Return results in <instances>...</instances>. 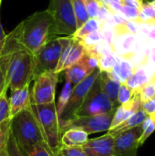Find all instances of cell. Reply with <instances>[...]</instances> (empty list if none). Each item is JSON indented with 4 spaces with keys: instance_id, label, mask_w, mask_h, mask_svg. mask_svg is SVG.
I'll return each instance as SVG.
<instances>
[{
    "instance_id": "cell-18",
    "label": "cell",
    "mask_w": 155,
    "mask_h": 156,
    "mask_svg": "<svg viewBox=\"0 0 155 156\" xmlns=\"http://www.w3.org/2000/svg\"><path fill=\"white\" fill-rule=\"evenodd\" d=\"M89 141V134L77 128L68 129L62 133L60 137V146L73 147L83 146Z\"/></svg>"
},
{
    "instance_id": "cell-30",
    "label": "cell",
    "mask_w": 155,
    "mask_h": 156,
    "mask_svg": "<svg viewBox=\"0 0 155 156\" xmlns=\"http://www.w3.org/2000/svg\"><path fill=\"white\" fill-rule=\"evenodd\" d=\"M137 90H133L132 89L129 88L125 83H122L119 89V92H118V102L120 105L124 104L129 102L130 101H132L135 94H136Z\"/></svg>"
},
{
    "instance_id": "cell-21",
    "label": "cell",
    "mask_w": 155,
    "mask_h": 156,
    "mask_svg": "<svg viewBox=\"0 0 155 156\" xmlns=\"http://www.w3.org/2000/svg\"><path fill=\"white\" fill-rule=\"evenodd\" d=\"M150 81V77L147 73V70L143 67L136 68L132 76L124 82L129 88L133 90H138L143 85Z\"/></svg>"
},
{
    "instance_id": "cell-42",
    "label": "cell",
    "mask_w": 155,
    "mask_h": 156,
    "mask_svg": "<svg viewBox=\"0 0 155 156\" xmlns=\"http://www.w3.org/2000/svg\"><path fill=\"white\" fill-rule=\"evenodd\" d=\"M101 3L103 5H105L108 8H110L111 5H113L114 4H117V3H121V0H101Z\"/></svg>"
},
{
    "instance_id": "cell-14",
    "label": "cell",
    "mask_w": 155,
    "mask_h": 156,
    "mask_svg": "<svg viewBox=\"0 0 155 156\" xmlns=\"http://www.w3.org/2000/svg\"><path fill=\"white\" fill-rule=\"evenodd\" d=\"M9 106L11 119L20 112L27 109L31 105V89L30 84L10 91Z\"/></svg>"
},
{
    "instance_id": "cell-29",
    "label": "cell",
    "mask_w": 155,
    "mask_h": 156,
    "mask_svg": "<svg viewBox=\"0 0 155 156\" xmlns=\"http://www.w3.org/2000/svg\"><path fill=\"white\" fill-rule=\"evenodd\" d=\"M7 90H5L0 96V124L5 121L11 119L9 98L7 97Z\"/></svg>"
},
{
    "instance_id": "cell-27",
    "label": "cell",
    "mask_w": 155,
    "mask_h": 156,
    "mask_svg": "<svg viewBox=\"0 0 155 156\" xmlns=\"http://www.w3.org/2000/svg\"><path fill=\"white\" fill-rule=\"evenodd\" d=\"M143 129V133L140 139V145H143L144 142L151 136L155 131V115L147 116L145 121L141 124Z\"/></svg>"
},
{
    "instance_id": "cell-13",
    "label": "cell",
    "mask_w": 155,
    "mask_h": 156,
    "mask_svg": "<svg viewBox=\"0 0 155 156\" xmlns=\"http://www.w3.org/2000/svg\"><path fill=\"white\" fill-rule=\"evenodd\" d=\"M82 148L87 156H114V137L107 133L100 137L89 139Z\"/></svg>"
},
{
    "instance_id": "cell-46",
    "label": "cell",
    "mask_w": 155,
    "mask_h": 156,
    "mask_svg": "<svg viewBox=\"0 0 155 156\" xmlns=\"http://www.w3.org/2000/svg\"><path fill=\"white\" fill-rule=\"evenodd\" d=\"M143 1H145V2H151L152 0H143Z\"/></svg>"
},
{
    "instance_id": "cell-41",
    "label": "cell",
    "mask_w": 155,
    "mask_h": 156,
    "mask_svg": "<svg viewBox=\"0 0 155 156\" xmlns=\"http://www.w3.org/2000/svg\"><path fill=\"white\" fill-rule=\"evenodd\" d=\"M5 37H6V34L5 33L4 28H3V27L1 25V22H0V55H1V52L3 50L4 45H5Z\"/></svg>"
},
{
    "instance_id": "cell-8",
    "label": "cell",
    "mask_w": 155,
    "mask_h": 156,
    "mask_svg": "<svg viewBox=\"0 0 155 156\" xmlns=\"http://www.w3.org/2000/svg\"><path fill=\"white\" fill-rule=\"evenodd\" d=\"M115 109L117 108L113 106V104L103 92L99 76L89 90L82 105L77 112L76 117L102 114Z\"/></svg>"
},
{
    "instance_id": "cell-23",
    "label": "cell",
    "mask_w": 155,
    "mask_h": 156,
    "mask_svg": "<svg viewBox=\"0 0 155 156\" xmlns=\"http://www.w3.org/2000/svg\"><path fill=\"white\" fill-rule=\"evenodd\" d=\"M72 89H73V85L69 81L66 80V82H65V84H64V86L60 91V94L58 96V102L56 104V111H57V114H58V119L62 115L63 111L66 108V106L69 101V98H70L71 92H72Z\"/></svg>"
},
{
    "instance_id": "cell-32",
    "label": "cell",
    "mask_w": 155,
    "mask_h": 156,
    "mask_svg": "<svg viewBox=\"0 0 155 156\" xmlns=\"http://www.w3.org/2000/svg\"><path fill=\"white\" fill-rule=\"evenodd\" d=\"M5 149H6V153H7L8 156H24L22 151H21V148L18 146L11 130L9 133V136L7 139Z\"/></svg>"
},
{
    "instance_id": "cell-2",
    "label": "cell",
    "mask_w": 155,
    "mask_h": 156,
    "mask_svg": "<svg viewBox=\"0 0 155 156\" xmlns=\"http://www.w3.org/2000/svg\"><path fill=\"white\" fill-rule=\"evenodd\" d=\"M17 27L20 43L35 56L48 41L55 37L52 17L48 10L34 13Z\"/></svg>"
},
{
    "instance_id": "cell-12",
    "label": "cell",
    "mask_w": 155,
    "mask_h": 156,
    "mask_svg": "<svg viewBox=\"0 0 155 156\" xmlns=\"http://www.w3.org/2000/svg\"><path fill=\"white\" fill-rule=\"evenodd\" d=\"M86 51L85 46L79 39H76L72 37L69 44L64 48L55 71L60 73L70 66L76 64L84 57Z\"/></svg>"
},
{
    "instance_id": "cell-34",
    "label": "cell",
    "mask_w": 155,
    "mask_h": 156,
    "mask_svg": "<svg viewBox=\"0 0 155 156\" xmlns=\"http://www.w3.org/2000/svg\"><path fill=\"white\" fill-rule=\"evenodd\" d=\"M11 130V119H8L0 124V152L5 148L9 133Z\"/></svg>"
},
{
    "instance_id": "cell-25",
    "label": "cell",
    "mask_w": 155,
    "mask_h": 156,
    "mask_svg": "<svg viewBox=\"0 0 155 156\" xmlns=\"http://www.w3.org/2000/svg\"><path fill=\"white\" fill-rule=\"evenodd\" d=\"M138 23L155 26V7L151 5L149 2H143V5L140 10Z\"/></svg>"
},
{
    "instance_id": "cell-36",
    "label": "cell",
    "mask_w": 155,
    "mask_h": 156,
    "mask_svg": "<svg viewBox=\"0 0 155 156\" xmlns=\"http://www.w3.org/2000/svg\"><path fill=\"white\" fill-rule=\"evenodd\" d=\"M120 14H121L126 20L134 21V22H137V23H138L139 14H140V11H139V10H137V9H135V8H132V7H130V6L122 5Z\"/></svg>"
},
{
    "instance_id": "cell-47",
    "label": "cell",
    "mask_w": 155,
    "mask_h": 156,
    "mask_svg": "<svg viewBox=\"0 0 155 156\" xmlns=\"http://www.w3.org/2000/svg\"><path fill=\"white\" fill-rule=\"evenodd\" d=\"M1 3H2V0H0V8H1Z\"/></svg>"
},
{
    "instance_id": "cell-5",
    "label": "cell",
    "mask_w": 155,
    "mask_h": 156,
    "mask_svg": "<svg viewBox=\"0 0 155 156\" xmlns=\"http://www.w3.org/2000/svg\"><path fill=\"white\" fill-rule=\"evenodd\" d=\"M53 21V35L72 37L77 30V22L71 0H50L47 9Z\"/></svg>"
},
{
    "instance_id": "cell-26",
    "label": "cell",
    "mask_w": 155,
    "mask_h": 156,
    "mask_svg": "<svg viewBox=\"0 0 155 156\" xmlns=\"http://www.w3.org/2000/svg\"><path fill=\"white\" fill-rule=\"evenodd\" d=\"M71 2L73 5V10L77 22V29H78L89 19V16L86 11V4H85V0H71Z\"/></svg>"
},
{
    "instance_id": "cell-19",
    "label": "cell",
    "mask_w": 155,
    "mask_h": 156,
    "mask_svg": "<svg viewBox=\"0 0 155 156\" xmlns=\"http://www.w3.org/2000/svg\"><path fill=\"white\" fill-rule=\"evenodd\" d=\"M135 69L136 67L130 59L120 58L113 69L111 71H108V73L114 80L120 81L121 83H124L132 76Z\"/></svg>"
},
{
    "instance_id": "cell-37",
    "label": "cell",
    "mask_w": 155,
    "mask_h": 156,
    "mask_svg": "<svg viewBox=\"0 0 155 156\" xmlns=\"http://www.w3.org/2000/svg\"><path fill=\"white\" fill-rule=\"evenodd\" d=\"M85 4L89 18H97L100 6L102 3H100L97 0H85Z\"/></svg>"
},
{
    "instance_id": "cell-35",
    "label": "cell",
    "mask_w": 155,
    "mask_h": 156,
    "mask_svg": "<svg viewBox=\"0 0 155 156\" xmlns=\"http://www.w3.org/2000/svg\"><path fill=\"white\" fill-rule=\"evenodd\" d=\"M56 156H87L82 146L64 147L60 146Z\"/></svg>"
},
{
    "instance_id": "cell-16",
    "label": "cell",
    "mask_w": 155,
    "mask_h": 156,
    "mask_svg": "<svg viewBox=\"0 0 155 156\" xmlns=\"http://www.w3.org/2000/svg\"><path fill=\"white\" fill-rule=\"evenodd\" d=\"M100 80L103 92L113 104V106L115 108H118L120 106L118 102V92L122 83L111 78L110 74L106 71H100Z\"/></svg>"
},
{
    "instance_id": "cell-10",
    "label": "cell",
    "mask_w": 155,
    "mask_h": 156,
    "mask_svg": "<svg viewBox=\"0 0 155 156\" xmlns=\"http://www.w3.org/2000/svg\"><path fill=\"white\" fill-rule=\"evenodd\" d=\"M115 111L116 109L102 114L76 117L64 127L62 133L71 128L80 129L86 132L89 135L101 132H109V130L111 129Z\"/></svg>"
},
{
    "instance_id": "cell-24",
    "label": "cell",
    "mask_w": 155,
    "mask_h": 156,
    "mask_svg": "<svg viewBox=\"0 0 155 156\" xmlns=\"http://www.w3.org/2000/svg\"><path fill=\"white\" fill-rule=\"evenodd\" d=\"M24 156H56L46 142L37 143L29 147L21 149Z\"/></svg>"
},
{
    "instance_id": "cell-1",
    "label": "cell",
    "mask_w": 155,
    "mask_h": 156,
    "mask_svg": "<svg viewBox=\"0 0 155 156\" xmlns=\"http://www.w3.org/2000/svg\"><path fill=\"white\" fill-rule=\"evenodd\" d=\"M3 49L8 56L5 81L10 91L30 84L33 81L35 55L20 43L17 26L6 35Z\"/></svg>"
},
{
    "instance_id": "cell-28",
    "label": "cell",
    "mask_w": 155,
    "mask_h": 156,
    "mask_svg": "<svg viewBox=\"0 0 155 156\" xmlns=\"http://www.w3.org/2000/svg\"><path fill=\"white\" fill-rule=\"evenodd\" d=\"M7 59H8L7 53L3 49L1 52V55H0V96L5 90H8V87H7L6 81H5V71H6V66H7Z\"/></svg>"
},
{
    "instance_id": "cell-45",
    "label": "cell",
    "mask_w": 155,
    "mask_h": 156,
    "mask_svg": "<svg viewBox=\"0 0 155 156\" xmlns=\"http://www.w3.org/2000/svg\"><path fill=\"white\" fill-rule=\"evenodd\" d=\"M151 5H153V7H155V0H152L151 2H149Z\"/></svg>"
},
{
    "instance_id": "cell-22",
    "label": "cell",
    "mask_w": 155,
    "mask_h": 156,
    "mask_svg": "<svg viewBox=\"0 0 155 156\" xmlns=\"http://www.w3.org/2000/svg\"><path fill=\"white\" fill-rule=\"evenodd\" d=\"M101 27H102V22L99 18H89L80 27H79L76 30V32L72 37L81 41L88 35L101 30Z\"/></svg>"
},
{
    "instance_id": "cell-39",
    "label": "cell",
    "mask_w": 155,
    "mask_h": 156,
    "mask_svg": "<svg viewBox=\"0 0 155 156\" xmlns=\"http://www.w3.org/2000/svg\"><path fill=\"white\" fill-rule=\"evenodd\" d=\"M121 2L122 5L130 6L140 11L144 1L143 0H121Z\"/></svg>"
},
{
    "instance_id": "cell-33",
    "label": "cell",
    "mask_w": 155,
    "mask_h": 156,
    "mask_svg": "<svg viewBox=\"0 0 155 156\" xmlns=\"http://www.w3.org/2000/svg\"><path fill=\"white\" fill-rule=\"evenodd\" d=\"M86 48H93L99 44H100L101 42H103V37H102V33L101 31H96L93 32L90 35H88L85 38H83L80 41Z\"/></svg>"
},
{
    "instance_id": "cell-6",
    "label": "cell",
    "mask_w": 155,
    "mask_h": 156,
    "mask_svg": "<svg viewBox=\"0 0 155 156\" xmlns=\"http://www.w3.org/2000/svg\"><path fill=\"white\" fill-rule=\"evenodd\" d=\"M72 37H57L48 41L35 56L33 80L46 71H55L64 48L69 44Z\"/></svg>"
},
{
    "instance_id": "cell-44",
    "label": "cell",
    "mask_w": 155,
    "mask_h": 156,
    "mask_svg": "<svg viewBox=\"0 0 155 156\" xmlns=\"http://www.w3.org/2000/svg\"><path fill=\"white\" fill-rule=\"evenodd\" d=\"M150 81L153 84V86L155 87V74L153 75V76H152L151 77V79H150Z\"/></svg>"
},
{
    "instance_id": "cell-11",
    "label": "cell",
    "mask_w": 155,
    "mask_h": 156,
    "mask_svg": "<svg viewBox=\"0 0 155 156\" xmlns=\"http://www.w3.org/2000/svg\"><path fill=\"white\" fill-rule=\"evenodd\" d=\"M142 133V125H139L113 136L114 156H137Z\"/></svg>"
},
{
    "instance_id": "cell-43",
    "label": "cell",
    "mask_w": 155,
    "mask_h": 156,
    "mask_svg": "<svg viewBox=\"0 0 155 156\" xmlns=\"http://www.w3.org/2000/svg\"><path fill=\"white\" fill-rule=\"evenodd\" d=\"M0 156H8L7 155V153H6V149H3L1 152H0Z\"/></svg>"
},
{
    "instance_id": "cell-3",
    "label": "cell",
    "mask_w": 155,
    "mask_h": 156,
    "mask_svg": "<svg viewBox=\"0 0 155 156\" xmlns=\"http://www.w3.org/2000/svg\"><path fill=\"white\" fill-rule=\"evenodd\" d=\"M11 132L21 149L45 142L42 131L31 106L11 119Z\"/></svg>"
},
{
    "instance_id": "cell-31",
    "label": "cell",
    "mask_w": 155,
    "mask_h": 156,
    "mask_svg": "<svg viewBox=\"0 0 155 156\" xmlns=\"http://www.w3.org/2000/svg\"><path fill=\"white\" fill-rule=\"evenodd\" d=\"M137 91H138V94L142 102L153 100L155 98V87L151 81L143 85Z\"/></svg>"
},
{
    "instance_id": "cell-48",
    "label": "cell",
    "mask_w": 155,
    "mask_h": 156,
    "mask_svg": "<svg viewBox=\"0 0 155 156\" xmlns=\"http://www.w3.org/2000/svg\"><path fill=\"white\" fill-rule=\"evenodd\" d=\"M98 2H100V3H101V0H97Z\"/></svg>"
},
{
    "instance_id": "cell-40",
    "label": "cell",
    "mask_w": 155,
    "mask_h": 156,
    "mask_svg": "<svg viewBox=\"0 0 155 156\" xmlns=\"http://www.w3.org/2000/svg\"><path fill=\"white\" fill-rule=\"evenodd\" d=\"M146 37L149 41V43H153L155 46V26H151L150 30L148 31Z\"/></svg>"
},
{
    "instance_id": "cell-4",
    "label": "cell",
    "mask_w": 155,
    "mask_h": 156,
    "mask_svg": "<svg viewBox=\"0 0 155 156\" xmlns=\"http://www.w3.org/2000/svg\"><path fill=\"white\" fill-rule=\"evenodd\" d=\"M31 109L38 122L45 142L57 155L60 148L61 132L59 128L58 117L56 111V103L37 105L31 103Z\"/></svg>"
},
{
    "instance_id": "cell-7",
    "label": "cell",
    "mask_w": 155,
    "mask_h": 156,
    "mask_svg": "<svg viewBox=\"0 0 155 156\" xmlns=\"http://www.w3.org/2000/svg\"><path fill=\"white\" fill-rule=\"evenodd\" d=\"M100 69H96L87 78H85L82 81H80L77 85L73 86L69 101L66 108L64 109L62 115L58 119L61 133H62L64 127L76 117L77 112H78L79 109L80 108V106L82 105L89 90H90L91 86L93 85V83L95 82L97 78L100 76Z\"/></svg>"
},
{
    "instance_id": "cell-38",
    "label": "cell",
    "mask_w": 155,
    "mask_h": 156,
    "mask_svg": "<svg viewBox=\"0 0 155 156\" xmlns=\"http://www.w3.org/2000/svg\"><path fill=\"white\" fill-rule=\"evenodd\" d=\"M141 108L146 112V114L148 116L155 115V98L153 100L142 102Z\"/></svg>"
},
{
    "instance_id": "cell-15",
    "label": "cell",
    "mask_w": 155,
    "mask_h": 156,
    "mask_svg": "<svg viewBox=\"0 0 155 156\" xmlns=\"http://www.w3.org/2000/svg\"><path fill=\"white\" fill-rule=\"evenodd\" d=\"M141 105H142V101L140 100V97L137 91L134 98L132 101H130L127 103L120 105L116 109L113 119H112V122L111 125V129L109 131L114 129L115 127H117L118 125L125 122L127 119H129L133 113H135L138 110L141 109Z\"/></svg>"
},
{
    "instance_id": "cell-20",
    "label": "cell",
    "mask_w": 155,
    "mask_h": 156,
    "mask_svg": "<svg viewBox=\"0 0 155 156\" xmlns=\"http://www.w3.org/2000/svg\"><path fill=\"white\" fill-rule=\"evenodd\" d=\"M147 116L148 115L146 114V112L141 108L135 113H133L129 119H127L125 122H123L122 123H121L120 125H118L114 129L109 131L108 133H111L112 136H115V135H117V134H119V133H121L122 132H125L127 130L137 127V126L141 125L145 121Z\"/></svg>"
},
{
    "instance_id": "cell-17",
    "label": "cell",
    "mask_w": 155,
    "mask_h": 156,
    "mask_svg": "<svg viewBox=\"0 0 155 156\" xmlns=\"http://www.w3.org/2000/svg\"><path fill=\"white\" fill-rule=\"evenodd\" d=\"M92 71L93 69H91L81 58L79 62L65 69L64 73L66 80L69 81L73 86H75L87 78Z\"/></svg>"
},
{
    "instance_id": "cell-9",
    "label": "cell",
    "mask_w": 155,
    "mask_h": 156,
    "mask_svg": "<svg viewBox=\"0 0 155 156\" xmlns=\"http://www.w3.org/2000/svg\"><path fill=\"white\" fill-rule=\"evenodd\" d=\"M59 73L46 71L38 75L33 81L31 88V103L45 105L55 103L56 89L58 82Z\"/></svg>"
}]
</instances>
